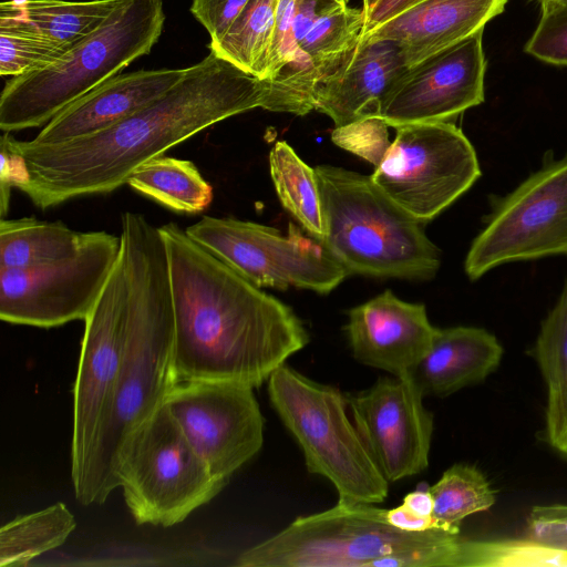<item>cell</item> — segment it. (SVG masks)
Returning <instances> with one entry per match:
<instances>
[{"instance_id":"6da1fadb","label":"cell","mask_w":567,"mask_h":567,"mask_svg":"<svg viewBox=\"0 0 567 567\" xmlns=\"http://www.w3.org/2000/svg\"><path fill=\"white\" fill-rule=\"evenodd\" d=\"M269 91L267 81L209 51L164 94L100 132L56 144L4 132L0 143L10 153L13 187L45 210L117 189L140 166L207 127L265 109Z\"/></svg>"},{"instance_id":"7a4b0ae2","label":"cell","mask_w":567,"mask_h":567,"mask_svg":"<svg viewBox=\"0 0 567 567\" xmlns=\"http://www.w3.org/2000/svg\"><path fill=\"white\" fill-rule=\"evenodd\" d=\"M165 240L177 383L216 380L258 388L309 342L295 311L193 240L175 223Z\"/></svg>"},{"instance_id":"3957f363","label":"cell","mask_w":567,"mask_h":567,"mask_svg":"<svg viewBox=\"0 0 567 567\" xmlns=\"http://www.w3.org/2000/svg\"><path fill=\"white\" fill-rule=\"evenodd\" d=\"M131 248L133 280L127 340L110 416L81 494L82 505L103 504L117 486L120 455L133 434L164 404L177 383L169 265L159 227L144 215L121 216Z\"/></svg>"},{"instance_id":"277c9868","label":"cell","mask_w":567,"mask_h":567,"mask_svg":"<svg viewBox=\"0 0 567 567\" xmlns=\"http://www.w3.org/2000/svg\"><path fill=\"white\" fill-rule=\"evenodd\" d=\"M465 542L441 529L405 532L386 509L338 503L299 516L272 537L244 550L241 567H442L464 566Z\"/></svg>"},{"instance_id":"5b68a950","label":"cell","mask_w":567,"mask_h":567,"mask_svg":"<svg viewBox=\"0 0 567 567\" xmlns=\"http://www.w3.org/2000/svg\"><path fill=\"white\" fill-rule=\"evenodd\" d=\"M323 237L320 243L351 274L427 280L441 266L424 223L392 202L371 175L332 165L315 167Z\"/></svg>"},{"instance_id":"8992f818","label":"cell","mask_w":567,"mask_h":567,"mask_svg":"<svg viewBox=\"0 0 567 567\" xmlns=\"http://www.w3.org/2000/svg\"><path fill=\"white\" fill-rule=\"evenodd\" d=\"M163 0H122L92 34L40 70L11 76L0 96V128L45 125L66 105L151 52L164 23Z\"/></svg>"},{"instance_id":"52a82bcc","label":"cell","mask_w":567,"mask_h":567,"mask_svg":"<svg viewBox=\"0 0 567 567\" xmlns=\"http://www.w3.org/2000/svg\"><path fill=\"white\" fill-rule=\"evenodd\" d=\"M269 401L299 444L309 473L334 486L341 502L382 503L389 482L347 413V399L284 364L268 379Z\"/></svg>"},{"instance_id":"ba28073f","label":"cell","mask_w":567,"mask_h":567,"mask_svg":"<svg viewBox=\"0 0 567 567\" xmlns=\"http://www.w3.org/2000/svg\"><path fill=\"white\" fill-rule=\"evenodd\" d=\"M116 481L136 524L163 527L182 523L227 485L212 474L165 402L124 446Z\"/></svg>"},{"instance_id":"9c48e42d","label":"cell","mask_w":567,"mask_h":567,"mask_svg":"<svg viewBox=\"0 0 567 567\" xmlns=\"http://www.w3.org/2000/svg\"><path fill=\"white\" fill-rule=\"evenodd\" d=\"M132 280L131 248L121 237L118 259L93 310L84 320L74 384L71 444L75 497L85 486L110 416L127 340Z\"/></svg>"},{"instance_id":"30bf717a","label":"cell","mask_w":567,"mask_h":567,"mask_svg":"<svg viewBox=\"0 0 567 567\" xmlns=\"http://www.w3.org/2000/svg\"><path fill=\"white\" fill-rule=\"evenodd\" d=\"M558 255H567V153L559 159L548 153L540 168L492 200L464 270L476 280L504 264Z\"/></svg>"},{"instance_id":"8fae6325","label":"cell","mask_w":567,"mask_h":567,"mask_svg":"<svg viewBox=\"0 0 567 567\" xmlns=\"http://www.w3.org/2000/svg\"><path fill=\"white\" fill-rule=\"evenodd\" d=\"M375 185L399 207L426 224L466 193L481 176L474 146L451 122L398 126Z\"/></svg>"},{"instance_id":"7c38bea8","label":"cell","mask_w":567,"mask_h":567,"mask_svg":"<svg viewBox=\"0 0 567 567\" xmlns=\"http://www.w3.org/2000/svg\"><path fill=\"white\" fill-rule=\"evenodd\" d=\"M187 235L258 287L329 293L348 270L313 237L290 225L289 235L261 224L204 216Z\"/></svg>"},{"instance_id":"4fadbf2b","label":"cell","mask_w":567,"mask_h":567,"mask_svg":"<svg viewBox=\"0 0 567 567\" xmlns=\"http://www.w3.org/2000/svg\"><path fill=\"white\" fill-rule=\"evenodd\" d=\"M121 236L89 231L74 255L28 268H0V319L53 328L85 320L118 259Z\"/></svg>"},{"instance_id":"5bb4252c","label":"cell","mask_w":567,"mask_h":567,"mask_svg":"<svg viewBox=\"0 0 567 567\" xmlns=\"http://www.w3.org/2000/svg\"><path fill=\"white\" fill-rule=\"evenodd\" d=\"M165 404L212 474L226 483L264 443L265 420L252 388L216 380L178 382Z\"/></svg>"},{"instance_id":"9a60e30c","label":"cell","mask_w":567,"mask_h":567,"mask_svg":"<svg viewBox=\"0 0 567 567\" xmlns=\"http://www.w3.org/2000/svg\"><path fill=\"white\" fill-rule=\"evenodd\" d=\"M423 398L411 374L380 378L368 390L346 393L353 423L389 483L429 465L434 419Z\"/></svg>"},{"instance_id":"2e32d148","label":"cell","mask_w":567,"mask_h":567,"mask_svg":"<svg viewBox=\"0 0 567 567\" xmlns=\"http://www.w3.org/2000/svg\"><path fill=\"white\" fill-rule=\"evenodd\" d=\"M483 31L409 66L385 95L378 117L389 126L450 122L484 101Z\"/></svg>"},{"instance_id":"e0dca14e","label":"cell","mask_w":567,"mask_h":567,"mask_svg":"<svg viewBox=\"0 0 567 567\" xmlns=\"http://www.w3.org/2000/svg\"><path fill=\"white\" fill-rule=\"evenodd\" d=\"M344 330L357 361L403 377L427 353L437 328L423 303L404 301L385 290L350 309Z\"/></svg>"},{"instance_id":"ac0fdd59","label":"cell","mask_w":567,"mask_h":567,"mask_svg":"<svg viewBox=\"0 0 567 567\" xmlns=\"http://www.w3.org/2000/svg\"><path fill=\"white\" fill-rule=\"evenodd\" d=\"M408 68L396 43L360 39L347 60L316 85L313 110L336 126L378 116L385 95Z\"/></svg>"},{"instance_id":"d6986e66","label":"cell","mask_w":567,"mask_h":567,"mask_svg":"<svg viewBox=\"0 0 567 567\" xmlns=\"http://www.w3.org/2000/svg\"><path fill=\"white\" fill-rule=\"evenodd\" d=\"M184 73L185 68L118 73L62 109L32 141L56 144L100 132L164 94Z\"/></svg>"},{"instance_id":"ffe728a7","label":"cell","mask_w":567,"mask_h":567,"mask_svg":"<svg viewBox=\"0 0 567 567\" xmlns=\"http://www.w3.org/2000/svg\"><path fill=\"white\" fill-rule=\"evenodd\" d=\"M507 0H420L361 40L396 43L408 66L466 38L504 11Z\"/></svg>"},{"instance_id":"44dd1931","label":"cell","mask_w":567,"mask_h":567,"mask_svg":"<svg viewBox=\"0 0 567 567\" xmlns=\"http://www.w3.org/2000/svg\"><path fill=\"white\" fill-rule=\"evenodd\" d=\"M503 353L497 338L483 328H437L411 377L424 396H446L485 380L498 368Z\"/></svg>"},{"instance_id":"7402d4cb","label":"cell","mask_w":567,"mask_h":567,"mask_svg":"<svg viewBox=\"0 0 567 567\" xmlns=\"http://www.w3.org/2000/svg\"><path fill=\"white\" fill-rule=\"evenodd\" d=\"M89 231H76L62 221L34 217L1 218L0 268H28L76 254Z\"/></svg>"},{"instance_id":"603a6c76","label":"cell","mask_w":567,"mask_h":567,"mask_svg":"<svg viewBox=\"0 0 567 567\" xmlns=\"http://www.w3.org/2000/svg\"><path fill=\"white\" fill-rule=\"evenodd\" d=\"M534 355L547 388L546 437L555 447L567 426V279L542 321Z\"/></svg>"},{"instance_id":"cb8c5ba5","label":"cell","mask_w":567,"mask_h":567,"mask_svg":"<svg viewBox=\"0 0 567 567\" xmlns=\"http://www.w3.org/2000/svg\"><path fill=\"white\" fill-rule=\"evenodd\" d=\"M126 184L177 213H200L214 196L212 185L192 161L168 156H157L143 164Z\"/></svg>"},{"instance_id":"d4e9b609","label":"cell","mask_w":567,"mask_h":567,"mask_svg":"<svg viewBox=\"0 0 567 567\" xmlns=\"http://www.w3.org/2000/svg\"><path fill=\"white\" fill-rule=\"evenodd\" d=\"M279 0H249L224 37L209 51L266 81Z\"/></svg>"},{"instance_id":"484cf974","label":"cell","mask_w":567,"mask_h":567,"mask_svg":"<svg viewBox=\"0 0 567 567\" xmlns=\"http://www.w3.org/2000/svg\"><path fill=\"white\" fill-rule=\"evenodd\" d=\"M270 176L281 205L317 240L323 237V218L315 168L285 141L270 150Z\"/></svg>"},{"instance_id":"4316f807","label":"cell","mask_w":567,"mask_h":567,"mask_svg":"<svg viewBox=\"0 0 567 567\" xmlns=\"http://www.w3.org/2000/svg\"><path fill=\"white\" fill-rule=\"evenodd\" d=\"M76 526L63 503L18 516L0 529V566H24L65 543Z\"/></svg>"},{"instance_id":"83f0119b","label":"cell","mask_w":567,"mask_h":567,"mask_svg":"<svg viewBox=\"0 0 567 567\" xmlns=\"http://www.w3.org/2000/svg\"><path fill=\"white\" fill-rule=\"evenodd\" d=\"M122 0H27L10 8L45 35L73 47L96 31Z\"/></svg>"},{"instance_id":"f1b7e54d","label":"cell","mask_w":567,"mask_h":567,"mask_svg":"<svg viewBox=\"0 0 567 567\" xmlns=\"http://www.w3.org/2000/svg\"><path fill=\"white\" fill-rule=\"evenodd\" d=\"M427 489L434 502L433 518L441 530L452 534L460 533L465 517L489 509L496 501V492L485 475L464 463L449 467Z\"/></svg>"},{"instance_id":"f546056e","label":"cell","mask_w":567,"mask_h":567,"mask_svg":"<svg viewBox=\"0 0 567 567\" xmlns=\"http://www.w3.org/2000/svg\"><path fill=\"white\" fill-rule=\"evenodd\" d=\"M72 47L59 42L19 17L8 1L0 4V74L16 76L43 69Z\"/></svg>"},{"instance_id":"4dcf8cb0","label":"cell","mask_w":567,"mask_h":567,"mask_svg":"<svg viewBox=\"0 0 567 567\" xmlns=\"http://www.w3.org/2000/svg\"><path fill=\"white\" fill-rule=\"evenodd\" d=\"M540 6L539 22L524 51L544 62L567 65V0Z\"/></svg>"},{"instance_id":"1f68e13d","label":"cell","mask_w":567,"mask_h":567,"mask_svg":"<svg viewBox=\"0 0 567 567\" xmlns=\"http://www.w3.org/2000/svg\"><path fill=\"white\" fill-rule=\"evenodd\" d=\"M388 127L389 125L381 117H364L347 125L336 126L331 133V141L377 167L391 145Z\"/></svg>"},{"instance_id":"d6a6232c","label":"cell","mask_w":567,"mask_h":567,"mask_svg":"<svg viewBox=\"0 0 567 567\" xmlns=\"http://www.w3.org/2000/svg\"><path fill=\"white\" fill-rule=\"evenodd\" d=\"M527 539L567 553V505H537L527 517Z\"/></svg>"},{"instance_id":"836d02e7","label":"cell","mask_w":567,"mask_h":567,"mask_svg":"<svg viewBox=\"0 0 567 567\" xmlns=\"http://www.w3.org/2000/svg\"><path fill=\"white\" fill-rule=\"evenodd\" d=\"M249 0H192L190 12L206 29L210 42L220 40Z\"/></svg>"},{"instance_id":"e575fe53","label":"cell","mask_w":567,"mask_h":567,"mask_svg":"<svg viewBox=\"0 0 567 567\" xmlns=\"http://www.w3.org/2000/svg\"><path fill=\"white\" fill-rule=\"evenodd\" d=\"M388 522L405 532H427L440 529L433 516H420L410 511L404 504L392 509H386Z\"/></svg>"},{"instance_id":"d590c367","label":"cell","mask_w":567,"mask_h":567,"mask_svg":"<svg viewBox=\"0 0 567 567\" xmlns=\"http://www.w3.org/2000/svg\"><path fill=\"white\" fill-rule=\"evenodd\" d=\"M417 1L420 0H379L373 8L365 13V25L362 34L374 30Z\"/></svg>"},{"instance_id":"8d00e7d4","label":"cell","mask_w":567,"mask_h":567,"mask_svg":"<svg viewBox=\"0 0 567 567\" xmlns=\"http://www.w3.org/2000/svg\"><path fill=\"white\" fill-rule=\"evenodd\" d=\"M0 217L6 218L9 212L12 185V166L8 148L0 143Z\"/></svg>"},{"instance_id":"74e56055","label":"cell","mask_w":567,"mask_h":567,"mask_svg":"<svg viewBox=\"0 0 567 567\" xmlns=\"http://www.w3.org/2000/svg\"><path fill=\"white\" fill-rule=\"evenodd\" d=\"M402 504L420 516H432L433 514L434 502L427 488L406 494Z\"/></svg>"},{"instance_id":"f35d334b","label":"cell","mask_w":567,"mask_h":567,"mask_svg":"<svg viewBox=\"0 0 567 567\" xmlns=\"http://www.w3.org/2000/svg\"><path fill=\"white\" fill-rule=\"evenodd\" d=\"M555 449L559 451L560 453L567 455V426L558 440L557 444L555 445Z\"/></svg>"},{"instance_id":"ab89813d","label":"cell","mask_w":567,"mask_h":567,"mask_svg":"<svg viewBox=\"0 0 567 567\" xmlns=\"http://www.w3.org/2000/svg\"><path fill=\"white\" fill-rule=\"evenodd\" d=\"M379 0H363V10L368 13Z\"/></svg>"},{"instance_id":"60d3db41","label":"cell","mask_w":567,"mask_h":567,"mask_svg":"<svg viewBox=\"0 0 567 567\" xmlns=\"http://www.w3.org/2000/svg\"><path fill=\"white\" fill-rule=\"evenodd\" d=\"M540 4L546 2L561 1V0H537Z\"/></svg>"}]
</instances>
